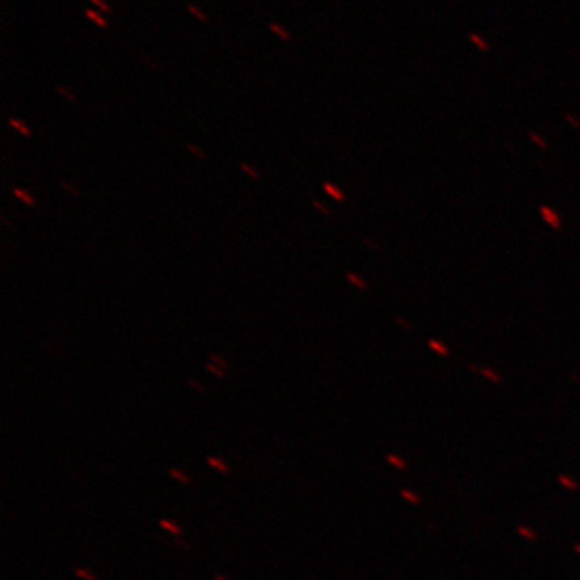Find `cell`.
<instances>
[{
	"label": "cell",
	"mask_w": 580,
	"mask_h": 580,
	"mask_svg": "<svg viewBox=\"0 0 580 580\" xmlns=\"http://www.w3.org/2000/svg\"><path fill=\"white\" fill-rule=\"evenodd\" d=\"M361 242H363V243H366V247H368V248H371V250H377V245H376V243H374V242H371V240H368L366 237H363Z\"/></svg>",
	"instance_id": "cell-27"
},
{
	"label": "cell",
	"mask_w": 580,
	"mask_h": 580,
	"mask_svg": "<svg viewBox=\"0 0 580 580\" xmlns=\"http://www.w3.org/2000/svg\"><path fill=\"white\" fill-rule=\"evenodd\" d=\"M170 475L171 477L174 479V480H177V482H181V484H184V485H187V484H190V477L185 472H182V471H179V469H170Z\"/></svg>",
	"instance_id": "cell-19"
},
{
	"label": "cell",
	"mask_w": 580,
	"mask_h": 580,
	"mask_svg": "<svg viewBox=\"0 0 580 580\" xmlns=\"http://www.w3.org/2000/svg\"><path fill=\"white\" fill-rule=\"evenodd\" d=\"M142 61H145L147 63V66H150V68H156V63H153L152 60H150L148 57H145V55H142Z\"/></svg>",
	"instance_id": "cell-28"
},
{
	"label": "cell",
	"mask_w": 580,
	"mask_h": 580,
	"mask_svg": "<svg viewBox=\"0 0 580 580\" xmlns=\"http://www.w3.org/2000/svg\"><path fill=\"white\" fill-rule=\"evenodd\" d=\"M74 576L79 577L81 580H98L95 574L90 572L89 569H86V567H76V569H74Z\"/></svg>",
	"instance_id": "cell-20"
},
{
	"label": "cell",
	"mask_w": 580,
	"mask_h": 580,
	"mask_svg": "<svg viewBox=\"0 0 580 580\" xmlns=\"http://www.w3.org/2000/svg\"><path fill=\"white\" fill-rule=\"evenodd\" d=\"M187 385L190 388H194V390L199 392V393H206V388L203 387V384H200L197 379H187Z\"/></svg>",
	"instance_id": "cell-25"
},
{
	"label": "cell",
	"mask_w": 580,
	"mask_h": 580,
	"mask_svg": "<svg viewBox=\"0 0 580 580\" xmlns=\"http://www.w3.org/2000/svg\"><path fill=\"white\" fill-rule=\"evenodd\" d=\"M158 524H160V527L163 530H166L168 533H171V535H181L182 533V529L181 527H179L176 522H173L171 519H166V518H163V519H160L158 521Z\"/></svg>",
	"instance_id": "cell-10"
},
{
	"label": "cell",
	"mask_w": 580,
	"mask_h": 580,
	"mask_svg": "<svg viewBox=\"0 0 580 580\" xmlns=\"http://www.w3.org/2000/svg\"><path fill=\"white\" fill-rule=\"evenodd\" d=\"M206 464L210 467H213V469H216L218 472H221V474H226V472H229V466L228 464H226L221 458H216V456H208L206 458Z\"/></svg>",
	"instance_id": "cell-11"
},
{
	"label": "cell",
	"mask_w": 580,
	"mask_h": 580,
	"mask_svg": "<svg viewBox=\"0 0 580 580\" xmlns=\"http://www.w3.org/2000/svg\"><path fill=\"white\" fill-rule=\"evenodd\" d=\"M345 279H347V282L350 284L351 287H355L358 290H366L368 289V282L364 281V277H361V274H358V272L348 271L345 274Z\"/></svg>",
	"instance_id": "cell-5"
},
{
	"label": "cell",
	"mask_w": 580,
	"mask_h": 580,
	"mask_svg": "<svg viewBox=\"0 0 580 580\" xmlns=\"http://www.w3.org/2000/svg\"><path fill=\"white\" fill-rule=\"evenodd\" d=\"M467 40H469V42H471L479 52H482V54H485V52L490 50L489 40H487V39L482 36V34H479V32H469V34H467Z\"/></svg>",
	"instance_id": "cell-4"
},
{
	"label": "cell",
	"mask_w": 580,
	"mask_h": 580,
	"mask_svg": "<svg viewBox=\"0 0 580 580\" xmlns=\"http://www.w3.org/2000/svg\"><path fill=\"white\" fill-rule=\"evenodd\" d=\"M7 123H8V126L11 127V129H13L15 132H18V134H21L23 137H31L32 132H31V129H29V126L23 119L15 118V116H10V118L7 119Z\"/></svg>",
	"instance_id": "cell-3"
},
{
	"label": "cell",
	"mask_w": 580,
	"mask_h": 580,
	"mask_svg": "<svg viewBox=\"0 0 580 580\" xmlns=\"http://www.w3.org/2000/svg\"><path fill=\"white\" fill-rule=\"evenodd\" d=\"M55 92L58 95H61L63 98H66V100L69 102V103H78L79 102V98H78V95L74 94V92L69 89L68 86H63V84H57L55 86Z\"/></svg>",
	"instance_id": "cell-9"
},
{
	"label": "cell",
	"mask_w": 580,
	"mask_h": 580,
	"mask_svg": "<svg viewBox=\"0 0 580 580\" xmlns=\"http://www.w3.org/2000/svg\"><path fill=\"white\" fill-rule=\"evenodd\" d=\"M60 187H61L63 190H66V192H68L69 195H73V197H79V195H81V190L76 187V185L69 184V182H66V181H61V182H60Z\"/></svg>",
	"instance_id": "cell-23"
},
{
	"label": "cell",
	"mask_w": 580,
	"mask_h": 580,
	"mask_svg": "<svg viewBox=\"0 0 580 580\" xmlns=\"http://www.w3.org/2000/svg\"><path fill=\"white\" fill-rule=\"evenodd\" d=\"M527 137L530 139V141L533 142L537 145L538 148L540 150H547L548 148V144H547V139H545L543 136H540L538 134V132H533V131H529V134H527Z\"/></svg>",
	"instance_id": "cell-17"
},
{
	"label": "cell",
	"mask_w": 580,
	"mask_h": 580,
	"mask_svg": "<svg viewBox=\"0 0 580 580\" xmlns=\"http://www.w3.org/2000/svg\"><path fill=\"white\" fill-rule=\"evenodd\" d=\"M239 168L243 174H247V176L252 179V181H261V173L258 171V168H255L250 163H240Z\"/></svg>",
	"instance_id": "cell-14"
},
{
	"label": "cell",
	"mask_w": 580,
	"mask_h": 580,
	"mask_svg": "<svg viewBox=\"0 0 580 580\" xmlns=\"http://www.w3.org/2000/svg\"><path fill=\"white\" fill-rule=\"evenodd\" d=\"M89 2H90L92 5H95V7H97L98 10H100L102 13H105V15L113 13V8L107 3V0H89Z\"/></svg>",
	"instance_id": "cell-22"
},
{
	"label": "cell",
	"mask_w": 580,
	"mask_h": 580,
	"mask_svg": "<svg viewBox=\"0 0 580 580\" xmlns=\"http://www.w3.org/2000/svg\"><path fill=\"white\" fill-rule=\"evenodd\" d=\"M187 11L194 16L197 21H200V23H208V21H210V18H208V15L205 13V11H203L200 7H197V5L192 3V2L187 3Z\"/></svg>",
	"instance_id": "cell-12"
},
{
	"label": "cell",
	"mask_w": 580,
	"mask_h": 580,
	"mask_svg": "<svg viewBox=\"0 0 580 580\" xmlns=\"http://www.w3.org/2000/svg\"><path fill=\"white\" fill-rule=\"evenodd\" d=\"M185 147H187L189 153L194 155L197 160H200V161H206V160H208V155H206L205 152H203V150L199 147V145H195V144H192V142H187V145H185Z\"/></svg>",
	"instance_id": "cell-16"
},
{
	"label": "cell",
	"mask_w": 580,
	"mask_h": 580,
	"mask_svg": "<svg viewBox=\"0 0 580 580\" xmlns=\"http://www.w3.org/2000/svg\"><path fill=\"white\" fill-rule=\"evenodd\" d=\"M208 361L213 363V364H216V366H219V368L224 369V371L229 368V363L226 361V358L221 355V353H218V351L210 353V356H208Z\"/></svg>",
	"instance_id": "cell-15"
},
{
	"label": "cell",
	"mask_w": 580,
	"mask_h": 580,
	"mask_svg": "<svg viewBox=\"0 0 580 580\" xmlns=\"http://www.w3.org/2000/svg\"><path fill=\"white\" fill-rule=\"evenodd\" d=\"M538 213H540L542 221L547 224L551 231H554V232L561 231L562 218H561V214L558 213L556 208H553L551 205H540V206H538Z\"/></svg>",
	"instance_id": "cell-1"
},
{
	"label": "cell",
	"mask_w": 580,
	"mask_h": 580,
	"mask_svg": "<svg viewBox=\"0 0 580 580\" xmlns=\"http://www.w3.org/2000/svg\"><path fill=\"white\" fill-rule=\"evenodd\" d=\"M205 369L208 371V373H211L213 376L219 377V379H226V377H228V374H226L224 369H221L219 366H216V364H213V363H210V361L205 363Z\"/></svg>",
	"instance_id": "cell-21"
},
{
	"label": "cell",
	"mask_w": 580,
	"mask_h": 580,
	"mask_svg": "<svg viewBox=\"0 0 580 580\" xmlns=\"http://www.w3.org/2000/svg\"><path fill=\"white\" fill-rule=\"evenodd\" d=\"M564 119L574 127V129H580V118H579V116L572 115V113H564Z\"/></svg>",
	"instance_id": "cell-24"
},
{
	"label": "cell",
	"mask_w": 580,
	"mask_h": 580,
	"mask_svg": "<svg viewBox=\"0 0 580 580\" xmlns=\"http://www.w3.org/2000/svg\"><path fill=\"white\" fill-rule=\"evenodd\" d=\"M322 190H324V194H327V195L330 197V199L335 200V202H339V203H342V202L347 200V195L344 194V190H342L335 182L324 181V182H322Z\"/></svg>",
	"instance_id": "cell-2"
},
{
	"label": "cell",
	"mask_w": 580,
	"mask_h": 580,
	"mask_svg": "<svg viewBox=\"0 0 580 580\" xmlns=\"http://www.w3.org/2000/svg\"><path fill=\"white\" fill-rule=\"evenodd\" d=\"M268 28H269L271 32H274L281 40H284V42H292V34H290L282 25H279V23L272 21V23H269V25H268Z\"/></svg>",
	"instance_id": "cell-8"
},
{
	"label": "cell",
	"mask_w": 580,
	"mask_h": 580,
	"mask_svg": "<svg viewBox=\"0 0 580 580\" xmlns=\"http://www.w3.org/2000/svg\"><path fill=\"white\" fill-rule=\"evenodd\" d=\"M11 194L15 195V199H18L20 202L25 203L26 206H36V199L28 192L26 189H20V187H13L11 189Z\"/></svg>",
	"instance_id": "cell-6"
},
{
	"label": "cell",
	"mask_w": 580,
	"mask_h": 580,
	"mask_svg": "<svg viewBox=\"0 0 580 580\" xmlns=\"http://www.w3.org/2000/svg\"><path fill=\"white\" fill-rule=\"evenodd\" d=\"M427 345L431 350H434L435 353H438V355H450V348L446 347L442 340L438 339H429L427 340Z\"/></svg>",
	"instance_id": "cell-13"
},
{
	"label": "cell",
	"mask_w": 580,
	"mask_h": 580,
	"mask_svg": "<svg viewBox=\"0 0 580 580\" xmlns=\"http://www.w3.org/2000/svg\"><path fill=\"white\" fill-rule=\"evenodd\" d=\"M214 580H231V579H228L226 576H223V574H216V576H214Z\"/></svg>",
	"instance_id": "cell-29"
},
{
	"label": "cell",
	"mask_w": 580,
	"mask_h": 580,
	"mask_svg": "<svg viewBox=\"0 0 580 580\" xmlns=\"http://www.w3.org/2000/svg\"><path fill=\"white\" fill-rule=\"evenodd\" d=\"M84 13H86L87 18H89L90 21H94L98 28H102V29H108V21H107L105 16H103L102 11H95V10H90V8H86V10H84Z\"/></svg>",
	"instance_id": "cell-7"
},
{
	"label": "cell",
	"mask_w": 580,
	"mask_h": 580,
	"mask_svg": "<svg viewBox=\"0 0 580 580\" xmlns=\"http://www.w3.org/2000/svg\"><path fill=\"white\" fill-rule=\"evenodd\" d=\"M395 322L398 324V326L405 327L406 330H413V324H411L409 321H406V319L402 318V316H397V318H395Z\"/></svg>",
	"instance_id": "cell-26"
},
{
	"label": "cell",
	"mask_w": 580,
	"mask_h": 580,
	"mask_svg": "<svg viewBox=\"0 0 580 580\" xmlns=\"http://www.w3.org/2000/svg\"><path fill=\"white\" fill-rule=\"evenodd\" d=\"M311 206L315 208V210H316L318 213L324 214V216H332V210H330V208H329L327 205H324L322 202H319L318 199H313V200H311Z\"/></svg>",
	"instance_id": "cell-18"
}]
</instances>
